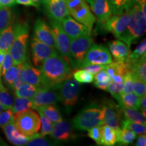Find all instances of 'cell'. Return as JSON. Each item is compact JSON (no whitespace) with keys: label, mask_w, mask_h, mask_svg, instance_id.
Returning <instances> with one entry per match:
<instances>
[{"label":"cell","mask_w":146,"mask_h":146,"mask_svg":"<svg viewBox=\"0 0 146 146\" xmlns=\"http://www.w3.org/2000/svg\"><path fill=\"white\" fill-rule=\"evenodd\" d=\"M15 4V0H0V8H5V7L11 8Z\"/></svg>","instance_id":"f907efd6"},{"label":"cell","mask_w":146,"mask_h":146,"mask_svg":"<svg viewBox=\"0 0 146 146\" xmlns=\"http://www.w3.org/2000/svg\"><path fill=\"white\" fill-rule=\"evenodd\" d=\"M29 25L27 23H16V33L9 50L14 64L18 65L27 60Z\"/></svg>","instance_id":"3957f363"},{"label":"cell","mask_w":146,"mask_h":146,"mask_svg":"<svg viewBox=\"0 0 146 146\" xmlns=\"http://www.w3.org/2000/svg\"><path fill=\"white\" fill-rule=\"evenodd\" d=\"M107 65V64H106ZM106 65L102 64H89L84 67V70H87V72H90L92 74H96V73L99 72L100 71L106 68Z\"/></svg>","instance_id":"bcb514c9"},{"label":"cell","mask_w":146,"mask_h":146,"mask_svg":"<svg viewBox=\"0 0 146 146\" xmlns=\"http://www.w3.org/2000/svg\"><path fill=\"white\" fill-rule=\"evenodd\" d=\"M116 143L121 145H127L132 143L133 141L137 138V135L133 131L127 129L123 128L116 131Z\"/></svg>","instance_id":"f1b7e54d"},{"label":"cell","mask_w":146,"mask_h":146,"mask_svg":"<svg viewBox=\"0 0 146 146\" xmlns=\"http://www.w3.org/2000/svg\"><path fill=\"white\" fill-rule=\"evenodd\" d=\"M74 127L78 130L88 131L91 128L104 125L103 112L97 108L83 110L72 120Z\"/></svg>","instance_id":"8992f818"},{"label":"cell","mask_w":146,"mask_h":146,"mask_svg":"<svg viewBox=\"0 0 146 146\" xmlns=\"http://www.w3.org/2000/svg\"><path fill=\"white\" fill-rule=\"evenodd\" d=\"M40 121H41V126H40L39 135L41 137H45L47 135H50L54 128V123L51 121L45 116H43L41 113L39 112Z\"/></svg>","instance_id":"e575fe53"},{"label":"cell","mask_w":146,"mask_h":146,"mask_svg":"<svg viewBox=\"0 0 146 146\" xmlns=\"http://www.w3.org/2000/svg\"><path fill=\"white\" fill-rule=\"evenodd\" d=\"M145 82L142 81L141 80L139 79L134 75L133 81V92L139 97H142L145 95L146 93V85Z\"/></svg>","instance_id":"f35d334b"},{"label":"cell","mask_w":146,"mask_h":146,"mask_svg":"<svg viewBox=\"0 0 146 146\" xmlns=\"http://www.w3.org/2000/svg\"><path fill=\"white\" fill-rule=\"evenodd\" d=\"M39 89V87L25 83L21 85L18 89H16L15 95L16 97L31 99L35 96V94H36Z\"/></svg>","instance_id":"1f68e13d"},{"label":"cell","mask_w":146,"mask_h":146,"mask_svg":"<svg viewBox=\"0 0 146 146\" xmlns=\"http://www.w3.org/2000/svg\"><path fill=\"white\" fill-rule=\"evenodd\" d=\"M14 124L21 134L32 138L39 133L41 121L39 115L32 109H29L15 114Z\"/></svg>","instance_id":"277c9868"},{"label":"cell","mask_w":146,"mask_h":146,"mask_svg":"<svg viewBox=\"0 0 146 146\" xmlns=\"http://www.w3.org/2000/svg\"><path fill=\"white\" fill-rule=\"evenodd\" d=\"M73 76L79 83H90L94 81V74L85 70H77L73 73Z\"/></svg>","instance_id":"8d00e7d4"},{"label":"cell","mask_w":146,"mask_h":146,"mask_svg":"<svg viewBox=\"0 0 146 146\" xmlns=\"http://www.w3.org/2000/svg\"><path fill=\"white\" fill-rule=\"evenodd\" d=\"M123 87V83H116L111 79V81H110V83L108 84V86L107 87L106 91L110 93L111 95L114 97L115 99L118 100L120 99V96H121V95H120V93H121Z\"/></svg>","instance_id":"b9f144b4"},{"label":"cell","mask_w":146,"mask_h":146,"mask_svg":"<svg viewBox=\"0 0 146 146\" xmlns=\"http://www.w3.org/2000/svg\"><path fill=\"white\" fill-rule=\"evenodd\" d=\"M45 80L43 87L56 89L60 83L71 76L68 62L58 54L47 58L40 66Z\"/></svg>","instance_id":"7a4b0ae2"},{"label":"cell","mask_w":146,"mask_h":146,"mask_svg":"<svg viewBox=\"0 0 146 146\" xmlns=\"http://www.w3.org/2000/svg\"><path fill=\"white\" fill-rule=\"evenodd\" d=\"M59 101L65 106H73L77 103L80 92V84L70 76L57 87Z\"/></svg>","instance_id":"ba28073f"},{"label":"cell","mask_w":146,"mask_h":146,"mask_svg":"<svg viewBox=\"0 0 146 146\" xmlns=\"http://www.w3.org/2000/svg\"><path fill=\"white\" fill-rule=\"evenodd\" d=\"M53 87H40L35 96L31 98L33 104V109L47 105H55L59 101V97L57 92Z\"/></svg>","instance_id":"5bb4252c"},{"label":"cell","mask_w":146,"mask_h":146,"mask_svg":"<svg viewBox=\"0 0 146 146\" xmlns=\"http://www.w3.org/2000/svg\"><path fill=\"white\" fill-rule=\"evenodd\" d=\"M45 5L47 16L52 21L60 23L64 18L70 15L66 0H47Z\"/></svg>","instance_id":"e0dca14e"},{"label":"cell","mask_w":146,"mask_h":146,"mask_svg":"<svg viewBox=\"0 0 146 146\" xmlns=\"http://www.w3.org/2000/svg\"><path fill=\"white\" fill-rule=\"evenodd\" d=\"M4 58V53L0 51V82L1 81V66H2V63Z\"/></svg>","instance_id":"11a10c76"},{"label":"cell","mask_w":146,"mask_h":146,"mask_svg":"<svg viewBox=\"0 0 146 146\" xmlns=\"http://www.w3.org/2000/svg\"><path fill=\"white\" fill-rule=\"evenodd\" d=\"M15 3H17V4L27 5V6H34L36 7V8L39 7L34 2H33L31 0H15Z\"/></svg>","instance_id":"816d5d0a"},{"label":"cell","mask_w":146,"mask_h":146,"mask_svg":"<svg viewBox=\"0 0 146 146\" xmlns=\"http://www.w3.org/2000/svg\"><path fill=\"white\" fill-rule=\"evenodd\" d=\"M114 15L120 14L130 9L135 0H108Z\"/></svg>","instance_id":"4316f807"},{"label":"cell","mask_w":146,"mask_h":146,"mask_svg":"<svg viewBox=\"0 0 146 146\" xmlns=\"http://www.w3.org/2000/svg\"><path fill=\"white\" fill-rule=\"evenodd\" d=\"M18 72H19V65L13 64L10 68H9L8 70L5 71L4 74H3V78L5 83L10 86L12 87L13 82L16 76H18Z\"/></svg>","instance_id":"74e56055"},{"label":"cell","mask_w":146,"mask_h":146,"mask_svg":"<svg viewBox=\"0 0 146 146\" xmlns=\"http://www.w3.org/2000/svg\"><path fill=\"white\" fill-rule=\"evenodd\" d=\"M13 64L14 62L10 52H8L5 53L4 58H3V61L2 63V66H1V76H3L5 71L8 70L9 68H10Z\"/></svg>","instance_id":"f6af8a7d"},{"label":"cell","mask_w":146,"mask_h":146,"mask_svg":"<svg viewBox=\"0 0 146 146\" xmlns=\"http://www.w3.org/2000/svg\"><path fill=\"white\" fill-rule=\"evenodd\" d=\"M135 145L137 146H145L146 145V136L145 134H141L138 137L137 139Z\"/></svg>","instance_id":"f5cc1de1"},{"label":"cell","mask_w":146,"mask_h":146,"mask_svg":"<svg viewBox=\"0 0 146 146\" xmlns=\"http://www.w3.org/2000/svg\"><path fill=\"white\" fill-rule=\"evenodd\" d=\"M89 4L94 16L101 23H105L112 16V10L108 0H92Z\"/></svg>","instance_id":"d6986e66"},{"label":"cell","mask_w":146,"mask_h":146,"mask_svg":"<svg viewBox=\"0 0 146 146\" xmlns=\"http://www.w3.org/2000/svg\"><path fill=\"white\" fill-rule=\"evenodd\" d=\"M11 109L15 114L18 112H22V111L33 109V104L31 100L29 98L16 97Z\"/></svg>","instance_id":"4dcf8cb0"},{"label":"cell","mask_w":146,"mask_h":146,"mask_svg":"<svg viewBox=\"0 0 146 146\" xmlns=\"http://www.w3.org/2000/svg\"><path fill=\"white\" fill-rule=\"evenodd\" d=\"M112 61V55L106 47L102 45L92 43L79 68H83L89 64L106 65Z\"/></svg>","instance_id":"9c48e42d"},{"label":"cell","mask_w":146,"mask_h":146,"mask_svg":"<svg viewBox=\"0 0 146 146\" xmlns=\"http://www.w3.org/2000/svg\"><path fill=\"white\" fill-rule=\"evenodd\" d=\"M146 1L135 0L131 8V18L125 32L118 39L126 43L130 48L145 32Z\"/></svg>","instance_id":"6da1fadb"},{"label":"cell","mask_w":146,"mask_h":146,"mask_svg":"<svg viewBox=\"0 0 146 146\" xmlns=\"http://www.w3.org/2000/svg\"><path fill=\"white\" fill-rule=\"evenodd\" d=\"M18 65H19V64H18ZM23 83H25V82H24L23 79V77H22L21 68H20V65H19V72H18V76H16L15 80L14 81L13 84H12L11 88H12V89H14V90H16V89H18V87L21 86V85H23Z\"/></svg>","instance_id":"c3c4849f"},{"label":"cell","mask_w":146,"mask_h":146,"mask_svg":"<svg viewBox=\"0 0 146 146\" xmlns=\"http://www.w3.org/2000/svg\"><path fill=\"white\" fill-rule=\"evenodd\" d=\"M140 100L141 98L137 96L133 92L121 95L120 99L118 100L119 105L122 106L131 108L139 110L140 108Z\"/></svg>","instance_id":"cb8c5ba5"},{"label":"cell","mask_w":146,"mask_h":146,"mask_svg":"<svg viewBox=\"0 0 146 146\" xmlns=\"http://www.w3.org/2000/svg\"><path fill=\"white\" fill-rule=\"evenodd\" d=\"M101 145L112 146L116 143V134L112 128L106 125L101 126Z\"/></svg>","instance_id":"d4e9b609"},{"label":"cell","mask_w":146,"mask_h":146,"mask_svg":"<svg viewBox=\"0 0 146 146\" xmlns=\"http://www.w3.org/2000/svg\"><path fill=\"white\" fill-rule=\"evenodd\" d=\"M111 79H112L113 81H114L115 83L121 84V83H123L124 76L120 75V74H116V75L113 76L111 78Z\"/></svg>","instance_id":"db71d44e"},{"label":"cell","mask_w":146,"mask_h":146,"mask_svg":"<svg viewBox=\"0 0 146 146\" xmlns=\"http://www.w3.org/2000/svg\"><path fill=\"white\" fill-rule=\"evenodd\" d=\"M131 18V8L123 13L112 16L104 24L106 30L112 33L115 37L119 39L125 32Z\"/></svg>","instance_id":"8fae6325"},{"label":"cell","mask_w":146,"mask_h":146,"mask_svg":"<svg viewBox=\"0 0 146 146\" xmlns=\"http://www.w3.org/2000/svg\"><path fill=\"white\" fill-rule=\"evenodd\" d=\"M36 110L38 111V112L41 113L43 116L50 119L54 123L62 120V118L59 110L56 108L54 105L43 106L38 108Z\"/></svg>","instance_id":"484cf974"},{"label":"cell","mask_w":146,"mask_h":146,"mask_svg":"<svg viewBox=\"0 0 146 146\" xmlns=\"http://www.w3.org/2000/svg\"><path fill=\"white\" fill-rule=\"evenodd\" d=\"M34 35L35 37L40 41L43 42L49 46L56 48L55 39L52 29L41 18H38L35 23Z\"/></svg>","instance_id":"ac0fdd59"},{"label":"cell","mask_w":146,"mask_h":146,"mask_svg":"<svg viewBox=\"0 0 146 146\" xmlns=\"http://www.w3.org/2000/svg\"><path fill=\"white\" fill-rule=\"evenodd\" d=\"M94 75L95 76H94V78L95 81H107L111 80V77L108 75L105 69L100 71L99 72L96 73Z\"/></svg>","instance_id":"7dc6e473"},{"label":"cell","mask_w":146,"mask_h":146,"mask_svg":"<svg viewBox=\"0 0 146 146\" xmlns=\"http://www.w3.org/2000/svg\"><path fill=\"white\" fill-rule=\"evenodd\" d=\"M134 74L132 72L129 71L127 74L124 76V81H123V87L122 89L120 95H123L129 93L133 92V81Z\"/></svg>","instance_id":"60d3db41"},{"label":"cell","mask_w":146,"mask_h":146,"mask_svg":"<svg viewBox=\"0 0 146 146\" xmlns=\"http://www.w3.org/2000/svg\"><path fill=\"white\" fill-rule=\"evenodd\" d=\"M51 29L55 39L56 48L65 60L69 62L70 58V39L66 33L60 22L51 21Z\"/></svg>","instance_id":"30bf717a"},{"label":"cell","mask_w":146,"mask_h":146,"mask_svg":"<svg viewBox=\"0 0 146 146\" xmlns=\"http://www.w3.org/2000/svg\"><path fill=\"white\" fill-rule=\"evenodd\" d=\"M120 125L122 126L123 128L127 129H129V130L133 131V132L135 133L136 135L145 134V125L135 123V122L131 121L130 120L125 118L124 120H122Z\"/></svg>","instance_id":"d6a6232c"},{"label":"cell","mask_w":146,"mask_h":146,"mask_svg":"<svg viewBox=\"0 0 146 146\" xmlns=\"http://www.w3.org/2000/svg\"><path fill=\"white\" fill-rule=\"evenodd\" d=\"M16 33V23H12L0 32V51L8 52Z\"/></svg>","instance_id":"603a6c76"},{"label":"cell","mask_w":146,"mask_h":146,"mask_svg":"<svg viewBox=\"0 0 146 146\" xmlns=\"http://www.w3.org/2000/svg\"><path fill=\"white\" fill-rule=\"evenodd\" d=\"M33 61L35 65L40 67L43 62L47 58L58 54L56 48L47 45L34 37L31 41Z\"/></svg>","instance_id":"7c38bea8"},{"label":"cell","mask_w":146,"mask_h":146,"mask_svg":"<svg viewBox=\"0 0 146 146\" xmlns=\"http://www.w3.org/2000/svg\"><path fill=\"white\" fill-rule=\"evenodd\" d=\"M14 23V14L10 7L0 8V32Z\"/></svg>","instance_id":"f546056e"},{"label":"cell","mask_w":146,"mask_h":146,"mask_svg":"<svg viewBox=\"0 0 146 146\" xmlns=\"http://www.w3.org/2000/svg\"><path fill=\"white\" fill-rule=\"evenodd\" d=\"M14 113L12 109H5L0 112V127H3L8 124L14 122Z\"/></svg>","instance_id":"ab89813d"},{"label":"cell","mask_w":146,"mask_h":146,"mask_svg":"<svg viewBox=\"0 0 146 146\" xmlns=\"http://www.w3.org/2000/svg\"><path fill=\"white\" fill-rule=\"evenodd\" d=\"M108 46L112 57L114 59V62H123L127 60L130 51L129 47L123 41L120 40H115L109 42Z\"/></svg>","instance_id":"ffe728a7"},{"label":"cell","mask_w":146,"mask_h":146,"mask_svg":"<svg viewBox=\"0 0 146 146\" xmlns=\"http://www.w3.org/2000/svg\"><path fill=\"white\" fill-rule=\"evenodd\" d=\"M85 1H87V3H89L91 2V1H92V0H85Z\"/></svg>","instance_id":"680465c9"},{"label":"cell","mask_w":146,"mask_h":146,"mask_svg":"<svg viewBox=\"0 0 146 146\" xmlns=\"http://www.w3.org/2000/svg\"><path fill=\"white\" fill-rule=\"evenodd\" d=\"M92 43L90 35H83L70 40L69 62L74 68H79Z\"/></svg>","instance_id":"52a82bcc"},{"label":"cell","mask_w":146,"mask_h":146,"mask_svg":"<svg viewBox=\"0 0 146 146\" xmlns=\"http://www.w3.org/2000/svg\"><path fill=\"white\" fill-rule=\"evenodd\" d=\"M3 129L8 141L14 145H26L27 143L31 139L21 134L14 125V122L5 125L3 127Z\"/></svg>","instance_id":"44dd1931"},{"label":"cell","mask_w":146,"mask_h":146,"mask_svg":"<svg viewBox=\"0 0 146 146\" xmlns=\"http://www.w3.org/2000/svg\"><path fill=\"white\" fill-rule=\"evenodd\" d=\"M146 54V41L144 39L139 44L133 52L131 54H129V57L127 58V61L129 62H133L139 59H140L142 56Z\"/></svg>","instance_id":"d590c367"},{"label":"cell","mask_w":146,"mask_h":146,"mask_svg":"<svg viewBox=\"0 0 146 146\" xmlns=\"http://www.w3.org/2000/svg\"><path fill=\"white\" fill-rule=\"evenodd\" d=\"M33 2H34L35 4H36L38 6H39V4H43L45 5L47 3V0H31Z\"/></svg>","instance_id":"9f6ffc18"},{"label":"cell","mask_w":146,"mask_h":146,"mask_svg":"<svg viewBox=\"0 0 146 146\" xmlns=\"http://www.w3.org/2000/svg\"><path fill=\"white\" fill-rule=\"evenodd\" d=\"M101 135L102 128L101 126H97L89 129L87 135L92 139L98 145H101Z\"/></svg>","instance_id":"ee69618b"},{"label":"cell","mask_w":146,"mask_h":146,"mask_svg":"<svg viewBox=\"0 0 146 146\" xmlns=\"http://www.w3.org/2000/svg\"><path fill=\"white\" fill-rule=\"evenodd\" d=\"M21 75L25 83L31 84L36 87H43L45 80L40 69L36 68L28 62L25 61L20 64Z\"/></svg>","instance_id":"9a60e30c"},{"label":"cell","mask_w":146,"mask_h":146,"mask_svg":"<svg viewBox=\"0 0 146 146\" xmlns=\"http://www.w3.org/2000/svg\"><path fill=\"white\" fill-rule=\"evenodd\" d=\"M50 135L52 138L57 140L66 141L73 138V133L70 125L63 120L54 123V128Z\"/></svg>","instance_id":"7402d4cb"},{"label":"cell","mask_w":146,"mask_h":146,"mask_svg":"<svg viewBox=\"0 0 146 146\" xmlns=\"http://www.w3.org/2000/svg\"><path fill=\"white\" fill-rule=\"evenodd\" d=\"M111 81V80H110ZM110 81H95L94 85L98 88H99L102 90L106 91L107 89V87L108 86V84Z\"/></svg>","instance_id":"681fc988"},{"label":"cell","mask_w":146,"mask_h":146,"mask_svg":"<svg viewBox=\"0 0 146 146\" xmlns=\"http://www.w3.org/2000/svg\"><path fill=\"white\" fill-rule=\"evenodd\" d=\"M120 106V105H119ZM122 114H123L124 117L127 119H129L131 121L135 122V123L145 125V117L143 116L141 112H138L137 110L131 108L120 106Z\"/></svg>","instance_id":"83f0119b"},{"label":"cell","mask_w":146,"mask_h":146,"mask_svg":"<svg viewBox=\"0 0 146 146\" xmlns=\"http://www.w3.org/2000/svg\"><path fill=\"white\" fill-rule=\"evenodd\" d=\"M104 124L112 128L115 131L120 129L121 123V110L120 106L115 105L112 102H107L102 107Z\"/></svg>","instance_id":"4fadbf2b"},{"label":"cell","mask_w":146,"mask_h":146,"mask_svg":"<svg viewBox=\"0 0 146 146\" xmlns=\"http://www.w3.org/2000/svg\"><path fill=\"white\" fill-rule=\"evenodd\" d=\"M14 101V96L12 94L5 88L1 81L0 82V104L6 109H8L12 108Z\"/></svg>","instance_id":"836d02e7"},{"label":"cell","mask_w":146,"mask_h":146,"mask_svg":"<svg viewBox=\"0 0 146 146\" xmlns=\"http://www.w3.org/2000/svg\"><path fill=\"white\" fill-rule=\"evenodd\" d=\"M50 145V142L43 138V137L40 136L39 133L31 138L26 144V145L30 146H48Z\"/></svg>","instance_id":"7bdbcfd3"},{"label":"cell","mask_w":146,"mask_h":146,"mask_svg":"<svg viewBox=\"0 0 146 146\" xmlns=\"http://www.w3.org/2000/svg\"><path fill=\"white\" fill-rule=\"evenodd\" d=\"M69 14L78 23L86 26L91 31L96 18L91 12L88 3L85 0H66Z\"/></svg>","instance_id":"5b68a950"},{"label":"cell","mask_w":146,"mask_h":146,"mask_svg":"<svg viewBox=\"0 0 146 146\" xmlns=\"http://www.w3.org/2000/svg\"><path fill=\"white\" fill-rule=\"evenodd\" d=\"M5 109H6V108H5L3 106L2 104H0V112L3 110H5Z\"/></svg>","instance_id":"6f0895ef"},{"label":"cell","mask_w":146,"mask_h":146,"mask_svg":"<svg viewBox=\"0 0 146 146\" xmlns=\"http://www.w3.org/2000/svg\"><path fill=\"white\" fill-rule=\"evenodd\" d=\"M60 23L70 40L83 35H90L91 32L88 28L83 24L78 23L70 15L64 18Z\"/></svg>","instance_id":"2e32d148"}]
</instances>
